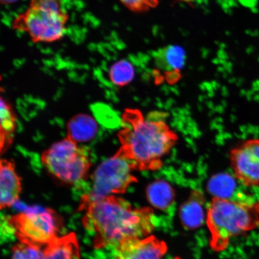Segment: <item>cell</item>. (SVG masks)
I'll list each match as a JSON object with an SVG mask.
<instances>
[{"instance_id": "1", "label": "cell", "mask_w": 259, "mask_h": 259, "mask_svg": "<svg viewBox=\"0 0 259 259\" xmlns=\"http://www.w3.org/2000/svg\"><path fill=\"white\" fill-rule=\"evenodd\" d=\"M80 209L85 210L83 225L95 235L96 248L116 247L125 239L141 238L150 234L155 227L153 209L134 208L114 195L80 205Z\"/></svg>"}, {"instance_id": "2", "label": "cell", "mask_w": 259, "mask_h": 259, "mask_svg": "<svg viewBox=\"0 0 259 259\" xmlns=\"http://www.w3.org/2000/svg\"><path fill=\"white\" fill-rule=\"evenodd\" d=\"M153 113L145 118L135 109L125 111L116 154L127 160L135 170H155L178 141V136L163 119Z\"/></svg>"}, {"instance_id": "3", "label": "cell", "mask_w": 259, "mask_h": 259, "mask_svg": "<svg viewBox=\"0 0 259 259\" xmlns=\"http://www.w3.org/2000/svg\"><path fill=\"white\" fill-rule=\"evenodd\" d=\"M207 225L213 251L225 250L232 239L259 226V201H242L213 197L207 211Z\"/></svg>"}, {"instance_id": "4", "label": "cell", "mask_w": 259, "mask_h": 259, "mask_svg": "<svg viewBox=\"0 0 259 259\" xmlns=\"http://www.w3.org/2000/svg\"><path fill=\"white\" fill-rule=\"evenodd\" d=\"M69 18L63 0H31L12 25L14 30L27 34L34 43L50 44L66 34Z\"/></svg>"}, {"instance_id": "5", "label": "cell", "mask_w": 259, "mask_h": 259, "mask_svg": "<svg viewBox=\"0 0 259 259\" xmlns=\"http://www.w3.org/2000/svg\"><path fill=\"white\" fill-rule=\"evenodd\" d=\"M41 161L52 176L71 184L84 179L92 166L86 149L68 137L45 151Z\"/></svg>"}, {"instance_id": "6", "label": "cell", "mask_w": 259, "mask_h": 259, "mask_svg": "<svg viewBox=\"0 0 259 259\" xmlns=\"http://www.w3.org/2000/svg\"><path fill=\"white\" fill-rule=\"evenodd\" d=\"M21 242L46 246L57 238L61 221L53 210L40 206L26 207L10 220Z\"/></svg>"}, {"instance_id": "7", "label": "cell", "mask_w": 259, "mask_h": 259, "mask_svg": "<svg viewBox=\"0 0 259 259\" xmlns=\"http://www.w3.org/2000/svg\"><path fill=\"white\" fill-rule=\"evenodd\" d=\"M134 170L131 163L116 153L103 162L94 172L92 187L82 196L80 205L113 194L124 193L130 186L138 181L133 174Z\"/></svg>"}, {"instance_id": "8", "label": "cell", "mask_w": 259, "mask_h": 259, "mask_svg": "<svg viewBox=\"0 0 259 259\" xmlns=\"http://www.w3.org/2000/svg\"><path fill=\"white\" fill-rule=\"evenodd\" d=\"M230 164L236 180L247 187H259V139H249L232 149Z\"/></svg>"}, {"instance_id": "9", "label": "cell", "mask_w": 259, "mask_h": 259, "mask_svg": "<svg viewBox=\"0 0 259 259\" xmlns=\"http://www.w3.org/2000/svg\"><path fill=\"white\" fill-rule=\"evenodd\" d=\"M116 259H161L167 245L154 236L125 239L116 246Z\"/></svg>"}, {"instance_id": "10", "label": "cell", "mask_w": 259, "mask_h": 259, "mask_svg": "<svg viewBox=\"0 0 259 259\" xmlns=\"http://www.w3.org/2000/svg\"><path fill=\"white\" fill-rule=\"evenodd\" d=\"M20 178L11 161L0 160V209L17 201L21 192Z\"/></svg>"}, {"instance_id": "11", "label": "cell", "mask_w": 259, "mask_h": 259, "mask_svg": "<svg viewBox=\"0 0 259 259\" xmlns=\"http://www.w3.org/2000/svg\"><path fill=\"white\" fill-rule=\"evenodd\" d=\"M205 199L203 194L195 190L191 193L189 198L181 207L180 216L184 228L194 230L199 228L204 221Z\"/></svg>"}, {"instance_id": "12", "label": "cell", "mask_w": 259, "mask_h": 259, "mask_svg": "<svg viewBox=\"0 0 259 259\" xmlns=\"http://www.w3.org/2000/svg\"><path fill=\"white\" fill-rule=\"evenodd\" d=\"M186 52L177 45H169L155 52L154 60L159 69L168 72V77H173V74L178 76L177 72L185 64Z\"/></svg>"}, {"instance_id": "13", "label": "cell", "mask_w": 259, "mask_h": 259, "mask_svg": "<svg viewBox=\"0 0 259 259\" xmlns=\"http://www.w3.org/2000/svg\"><path fill=\"white\" fill-rule=\"evenodd\" d=\"M79 246L75 235L57 238L45 247L42 259H79Z\"/></svg>"}, {"instance_id": "14", "label": "cell", "mask_w": 259, "mask_h": 259, "mask_svg": "<svg viewBox=\"0 0 259 259\" xmlns=\"http://www.w3.org/2000/svg\"><path fill=\"white\" fill-rule=\"evenodd\" d=\"M147 197L154 208L166 210L173 205L176 193L170 184L166 181L158 180L149 184L147 188Z\"/></svg>"}, {"instance_id": "15", "label": "cell", "mask_w": 259, "mask_h": 259, "mask_svg": "<svg viewBox=\"0 0 259 259\" xmlns=\"http://www.w3.org/2000/svg\"><path fill=\"white\" fill-rule=\"evenodd\" d=\"M96 121L89 115H78L67 125V137L77 142H87L95 137L97 132Z\"/></svg>"}, {"instance_id": "16", "label": "cell", "mask_w": 259, "mask_h": 259, "mask_svg": "<svg viewBox=\"0 0 259 259\" xmlns=\"http://www.w3.org/2000/svg\"><path fill=\"white\" fill-rule=\"evenodd\" d=\"M16 125L14 111L9 103L0 97V140L7 146L13 140Z\"/></svg>"}, {"instance_id": "17", "label": "cell", "mask_w": 259, "mask_h": 259, "mask_svg": "<svg viewBox=\"0 0 259 259\" xmlns=\"http://www.w3.org/2000/svg\"><path fill=\"white\" fill-rule=\"evenodd\" d=\"M135 70L128 61L121 60L113 63L109 72V76L112 83L116 87L127 85L134 80Z\"/></svg>"}, {"instance_id": "18", "label": "cell", "mask_w": 259, "mask_h": 259, "mask_svg": "<svg viewBox=\"0 0 259 259\" xmlns=\"http://www.w3.org/2000/svg\"><path fill=\"white\" fill-rule=\"evenodd\" d=\"M234 181L227 174H220L210 178L208 184V190L213 197L219 198H229L234 189Z\"/></svg>"}, {"instance_id": "19", "label": "cell", "mask_w": 259, "mask_h": 259, "mask_svg": "<svg viewBox=\"0 0 259 259\" xmlns=\"http://www.w3.org/2000/svg\"><path fill=\"white\" fill-rule=\"evenodd\" d=\"M43 251L41 247L21 242L16 245L13 249L11 259H42Z\"/></svg>"}, {"instance_id": "20", "label": "cell", "mask_w": 259, "mask_h": 259, "mask_svg": "<svg viewBox=\"0 0 259 259\" xmlns=\"http://www.w3.org/2000/svg\"><path fill=\"white\" fill-rule=\"evenodd\" d=\"M130 11L144 13L154 9L159 4L158 0H119Z\"/></svg>"}, {"instance_id": "21", "label": "cell", "mask_w": 259, "mask_h": 259, "mask_svg": "<svg viewBox=\"0 0 259 259\" xmlns=\"http://www.w3.org/2000/svg\"><path fill=\"white\" fill-rule=\"evenodd\" d=\"M6 147H7V145H6L5 142L0 140V154L2 153V151L4 150Z\"/></svg>"}, {"instance_id": "22", "label": "cell", "mask_w": 259, "mask_h": 259, "mask_svg": "<svg viewBox=\"0 0 259 259\" xmlns=\"http://www.w3.org/2000/svg\"><path fill=\"white\" fill-rule=\"evenodd\" d=\"M11 1H14V0H0V2H11Z\"/></svg>"}, {"instance_id": "23", "label": "cell", "mask_w": 259, "mask_h": 259, "mask_svg": "<svg viewBox=\"0 0 259 259\" xmlns=\"http://www.w3.org/2000/svg\"><path fill=\"white\" fill-rule=\"evenodd\" d=\"M174 259H181V258H178V257H177V258H174Z\"/></svg>"}]
</instances>
